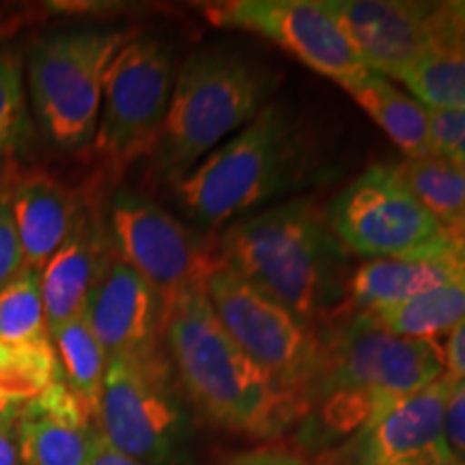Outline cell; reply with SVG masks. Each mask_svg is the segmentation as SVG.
Instances as JSON below:
<instances>
[{
  "instance_id": "obj_1",
  "label": "cell",
  "mask_w": 465,
  "mask_h": 465,
  "mask_svg": "<svg viewBox=\"0 0 465 465\" xmlns=\"http://www.w3.org/2000/svg\"><path fill=\"white\" fill-rule=\"evenodd\" d=\"M323 369L306 392L298 444L325 455L371 420L446 375L438 341L388 332L371 312H341L319 332Z\"/></svg>"
},
{
  "instance_id": "obj_2",
  "label": "cell",
  "mask_w": 465,
  "mask_h": 465,
  "mask_svg": "<svg viewBox=\"0 0 465 465\" xmlns=\"http://www.w3.org/2000/svg\"><path fill=\"white\" fill-rule=\"evenodd\" d=\"M216 257L308 328L349 311V259L311 196L243 216L220 232Z\"/></svg>"
},
{
  "instance_id": "obj_3",
  "label": "cell",
  "mask_w": 465,
  "mask_h": 465,
  "mask_svg": "<svg viewBox=\"0 0 465 465\" xmlns=\"http://www.w3.org/2000/svg\"><path fill=\"white\" fill-rule=\"evenodd\" d=\"M164 351L192 403L220 427L274 440L304 416V403L265 373L231 339L205 289H185L166 304Z\"/></svg>"
},
{
  "instance_id": "obj_4",
  "label": "cell",
  "mask_w": 465,
  "mask_h": 465,
  "mask_svg": "<svg viewBox=\"0 0 465 465\" xmlns=\"http://www.w3.org/2000/svg\"><path fill=\"white\" fill-rule=\"evenodd\" d=\"M322 166L298 119L272 102L171 190L192 224L216 231L272 199L319 183Z\"/></svg>"
},
{
  "instance_id": "obj_5",
  "label": "cell",
  "mask_w": 465,
  "mask_h": 465,
  "mask_svg": "<svg viewBox=\"0 0 465 465\" xmlns=\"http://www.w3.org/2000/svg\"><path fill=\"white\" fill-rule=\"evenodd\" d=\"M278 75L226 45H205L185 58L160 138L147 158L149 177L174 188L232 134L270 104Z\"/></svg>"
},
{
  "instance_id": "obj_6",
  "label": "cell",
  "mask_w": 465,
  "mask_h": 465,
  "mask_svg": "<svg viewBox=\"0 0 465 465\" xmlns=\"http://www.w3.org/2000/svg\"><path fill=\"white\" fill-rule=\"evenodd\" d=\"M130 39L121 28H65L33 39L25 52V83L42 141L56 153L91 149L100 119L104 78Z\"/></svg>"
},
{
  "instance_id": "obj_7",
  "label": "cell",
  "mask_w": 465,
  "mask_h": 465,
  "mask_svg": "<svg viewBox=\"0 0 465 465\" xmlns=\"http://www.w3.org/2000/svg\"><path fill=\"white\" fill-rule=\"evenodd\" d=\"M97 429L143 465H194V427L166 351L108 360Z\"/></svg>"
},
{
  "instance_id": "obj_8",
  "label": "cell",
  "mask_w": 465,
  "mask_h": 465,
  "mask_svg": "<svg viewBox=\"0 0 465 465\" xmlns=\"http://www.w3.org/2000/svg\"><path fill=\"white\" fill-rule=\"evenodd\" d=\"M174 75L173 52L155 37H130L113 56L89 149L104 173L121 177L134 162L149 158L164 125Z\"/></svg>"
},
{
  "instance_id": "obj_9",
  "label": "cell",
  "mask_w": 465,
  "mask_h": 465,
  "mask_svg": "<svg viewBox=\"0 0 465 465\" xmlns=\"http://www.w3.org/2000/svg\"><path fill=\"white\" fill-rule=\"evenodd\" d=\"M205 291L231 339L282 391L302 399L306 411V392L323 369L319 330L308 328L220 261Z\"/></svg>"
},
{
  "instance_id": "obj_10",
  "label": "cell",
  "mask_w": 465,
  "mask_h": 465,
  "mask_svg": "<svg viewBox=\"0 0 465 465\" xmlns=\"http://www.w3.org/2000/svg\"><path fill=\"white\" fill-rule=\"evenodd\" d=\"M325 223L342 248L373 261L427 254L455 237L391 164H375L351 179L330 203Z\"/></svg>"
},
{
  "instance_id": "obj_11",
  "label": "cell",
  "mask_w": 465,
  "mask_h": 465,
  "mask_svg": "<svg viewBox=\"0 0 465 465\" xmlns=\"http://www.w3.org/2000/svg\"><path fill=\"white\" fill-rule=\"evenodd\" d=\"M106 226L116 257L158 291L164 304L185 289H205L218 265L207 237L143 192L116 188L108 201Z\"/></svg>"
},
{
  "instance_id": "obj_12",
  "label": "cell",
  "mask_w": 465,
  "mask_h": 465,
  "mask_svg": "<svg viewBox=\"0 0 465 465\" xmlns=\"http://www.w3.org/2000/svg\"><path fill=\"white\" fill-rule=\"evenodd\" d=\"M203 11L216 26L270 39L341 86L369 74L325 0H229L205 5Z\"/></svg>"
},
{
  "instance_id": "obj_13",
  "label": "cell",
  "mask_w": 465,
  "mask_h": 465,
  "mask_svg": "<svg viewBox=\"0 0 465 465\" xmlns=\"http://www.w3.org/2000/svg\"><path fill=\"white\" fill-rule=\"evenodd\" d=\"M452 375L438 381L371 420L341 446L319 457L315 465H422L455 459L444 438V407Z\"/></svg>"
},
{
  "instance_id": "obj_14",
  "label": "cell",
  "mask_w": 465,
  "mask_h": 465,
  "mask_svg": "<svg viewBox=\"0 0 465 465\" xmlns=\"http://www.w3.org/2000/svg\"><path fill=\"white\" fill-rule=\"evenodd\" d=\"M369 72L401 80L435 45V3L405 0H325Z\"/></svg>"
},
{
  "instance_id": "obj_15",
  "label": "cell",
  "mask_w": 465,
  "mask_h": 465,
  "mask_svg": "<svg viewBox=\"0 0 465 465\" xmlns=\"http://www.w3.org/2000/svg\"><path fill=\"white\" fill-rule=\"evenodd\" d=\"M84 317L108 360L164 351V300L116 252L93 284Z\"/></svg>"
},
{
  "instance_id": "obj_16",
  "label": "cell",
  "mask_w": 465,
  "mask_h": 465,
  "mask_svg": "<svg viewBox=\"0 0 465 465\" xmlns=\"http://www.w3.org/2000/svg\"><path fill=\"white\" fill-rule=\"evenodd\" d=\"M20 240L25 267L42 272L83 207L84 196L42 166L11 164L0 171Z\"/></svg>"
},
{
  "instance_id": "obj_17",
  "label": "cell",
  "mask_w": 465,
  "mask_h": 465,
  "mask_svg": "<svg viewBox=\"0 0 465 465\" xmlns=\"http://www.w3.org/2000/svg\"><path fill=\"white\" fill-rule=\"evenodd\" d=\"M113 254L106 218L84 196L72 231L42 270L50 334L84 311L93 284Z\"/></svg>"
},
{
  "instance_id": "obj_18",
  "label": "cell",
  "mask_w": 465,
  "mask_h": 465,
  "mask_svg": "<svg viewBox=\"0 0 465 465\" xmlns=\"http://www.w3.org/2000/svg\"><path fill=\"white\" fill-rule=\"evenodd\" d=\"M465 278V237H452L427 254L377 259L360 265L349 281V308L377 312Z\"/></svg>"
},
{
  "instance_id": "obj_19",
  "label": "cell",
  "mask_w": 465,
  "mask_h": 465,
  "mask_svg": "<svg viewBox=\"0 0 465 465\" xmlns=\"http://www.w3.org/2000/svg\"><path fill=\"white\" fill-rule=\"evenodd\" d=\"M15 427L22 465H86L97 424L58 375Z\"/></svg>"
},
{
  "instance_id": "obj_20",
  "label": "cell",
  "mask_w": 465,
  "mask_h": 465,
  "mask_svg": "<svg viewBox=\"0 0 465 465\" xmlns=\"http://www.w3.org/2000/svg\"><path fill=\"white\" fill-rule=\"evenodd\" d=\"M353 102L364 110L388 138L407 155V160H420L433 155L429 138V108L416 97L397 89L391 80L373 72L342 86Z\"/></svg>"
},
{
  "instance_id": "obj_21",
  "label": "cell",
  "mask_w": 465,
  "mask_h": 465,
  "mask_svg": "<svg viewBox=\"0 0 465 465\" xmlns=\"http://www.w3.org/2000/svg\"><path fill=\"white\" fill-rule=\"evenodd\" d=\"M411 194L420 201L441 229L465 237V166L455 160L429 155L397 166Z\"/></svg>"
},
{
  "instance_id": "obj_22",
  "label": "cell",
  "mask_w": 465,
  "mask_h": 465,
  "mask_svg": "<svg viewBox=\"0 0 465 465\" xmlns=\"http://www.w3.org/2000/svg\"><path fill=\"white\" fill-rule=\"evenodd\" d=\"M50 336L63 380L72 388V392L80 399V403L86 407L93 422H95L97 410H100L104 377H106L108 369V356L102 349L100 341L93 334L84 311L75 315L72 322L54 330Z\"/></svg>"
},
{
  "instance_id": "obj_23",
  "label": "cell",
  "mask_w": 465,
  "mask_h": 465,
  "mask_svg": "<svg viewBox=\"0 0 465 465\" xmlns=\"http://www.w3.org/2000/svg\"><path fill=\"white\" fill-rule=\"evenodd\" d=\"M58 375L54 345L0 342V427L15 424Z\"/></svg>"
},
{
  "instance_id": "obj_24",
  "label": "cell",
  "mask_w": 465,
  "mask_h": 465,
  "mask_svg": "<svg viewBox=\"0 0 465 465\" xmlns=\"http://www.w3.org/2000/svg\"><path fill=\"white\" fill-rule=\"evenodd\" d=\"M371 315L392 334L405 339L435 341L438 336L449 334L465 317V278Z\"/></svg>"
},
{
  "instance_id": "obj_25",
  "label": "cell",
  "mask_w": 465,
  "mask_h": 465,
  "mask_svg": "<svg viewBox=\"0 0 465 465\" xmlns=\"http://www.w3.org/2000/svg\"><path fill=\"white\" fill-rule=\"evenodd\" d=\"M35 121L25 83V54L0 45V171L20 164L35 141Z\"/></svg>"
},
{
  "instance_id": "obj_26",
  "label": "cell",
  "mask_w": 465,
  "mask_h": 465,
  "mask_svg": "<svg viewBox=\"0 0 465 465\" xmlns=\"http://www.w3.org/2000/svg\"><path fill=\"white\" fill-rule=\"evenodd\" d=\"M399 83L429 110H465V45L435 44Z\"/></svg>"
},
{
  "instance_id": "obj_27",
  "label": "cell",
  "mask_w": 465,
  "mask_h": 465,
  "mask_svg": "<svg viewBox=\"0 0 465 465\" xmlns=\"http://www.w3.org/2000/svg\"><path fill=\"white\" fill-rule=\"evenodd\" d=\"M0 342L52 345L45 317L42 272L22 267L0 287Z\"/></svg>"
},
{
  "instance_id": "obj_28",
  "label": "cell",
  "mask_w": 465,
  "mask_h": 465,
  "mask_svg": "<svg viewBox=\"0 0 465 465\" xmlns=\"http://www.w3.org/2000/svg\"><path fill=\"white\" fill-rule=\"evenodd\" d=\"M444 438L450 455L465 463V380L452 377L444 407Z\"/></svg>"
},
{
  "instance_id": "obj_29",
  "label": "cell",
  "mask_w": 465,
  "mask_h": 465,
  "mask_svg": "<svg viewBox=\"0 0 465 465\" xmlns=\"http://www.w3.org/2000/svg\"><path fill=\"white\" fill-rule=\"evenodd\" d=\"M465 136V110H429V138L433 155L449 158Z\"/></svg>"
},
{
  "instance_id": "obj_30",
  "label": "cell",
  "mask_w": 465,
  "mask_h": 465,
  "mask_svg": "<svg viewBox=\"0 0 465 465\" xmlns=\"http://www.w3.org/2000/svg\"><path fill=\"white\" fill-rule=\"evenodd\" d=\"M22 267H25V259H22L20 240H17L14 216H11L3 182H0V287L9 278H14Z\"/></svg>"
},
{
  "instance_id": "obj_31",
  "label": "cell",
  "mask_w": 465,
  "mask_h": 465,
  "mask_svg": "<svg viewBox=\"0 0 465 465\" xmlns=\"http://www.w3.org/2000/svg\"><path fill=\"white\" fill-rule=\"evenodd\" d=\"M433 28H435V44L465 45V0L435 3Z\"/></svg>"
},
{
  "instance_id": "obj_32",
  "label": "cell",
  "mask_w": 465,
  "mask_h": 465,
  "mask_svg": "<svg viewBox=\"0 0 465 465\" xmlns=\"http://www.w3.org/2000/svg\"><path fill=\"white\" fill-rule=\"evenodd\" d=\"M226 465H315L300 452L281 449V446H259V449L240 452L231 457Z\"/></svg>"
},
{
  "instance_id": "obj_33",
  "label": "cell",
  "mask_w": 465,
  "mask_h": 465,
  "mask_svg": "<svg viewBox=\"0 0 465 465\" xmlns=\"http://www.w3.org/2000/svg\"><path fill=\"white\" fill-rule=\"evenodd\" d=\"M441 353H444L446 373L465 380V317L446 334Z\"/></svg>"
},
{
  "instance_id": "obj_34",
  "label": "cell",
  "mask_w": 465,
  "mask_h": 465,
  "mask_svg": "<svg viewBox=\"0 0 465 465\" xmlns=\"http://www.w3.org/2000/svg\"><path fill=\"white\" fill-rule=\"evenodd\" d=\"M86 465H143V463L134 461L132 457H127L124 452L116 450L114 446L104 438L100 429L95 427V431H93V440H91L89 457H86Z\"/></svg>"
},
{
  "instance_id": "obj_35",
  "label": "cell",
  "mask_w": 465,
  "mask_h": 465,
  "mask_svg": "<svg viewBox=\"0 0 465 465\" xmlns=\"http://www.w3.org/2000/svg\"><path fill=\"white\" fill-rule=\"evenodd\" d=\"M0 465H22L17 450V427H0Z\"/></svg>"
},
{
  "instance_id": "obj_36",
  "label": "cell",
  "mask_w": 465,
  "mask_h": 465,
  "mask_svg": "<svg viewBox=\"0 0 465 465\" xmlns=\"http://www.w3.org/2000/svg\"><path fill=\"white\" fill-rule=\"evenodd\" d=\"M449 160H455V162H459V164L465 166V136L461 138V143L457 144L455 151L449 155Z\"/></svg>"
},
{
  "instance_id": "obj_37",
  "label": "cell",
  "mask_w": 465,
  "mask_h": 465,
  "mask_svg": "<svg viewBox=\"0 0 465 465\" xmlns=\"http://www.w3.org/2000/svg\"><path fill=\"white\" fill-rule=\"evenodd\" d=\"M422 465H465V463L457 461V459H446V461H431V463H422Z\"/></svg>"
}]
</instances>
